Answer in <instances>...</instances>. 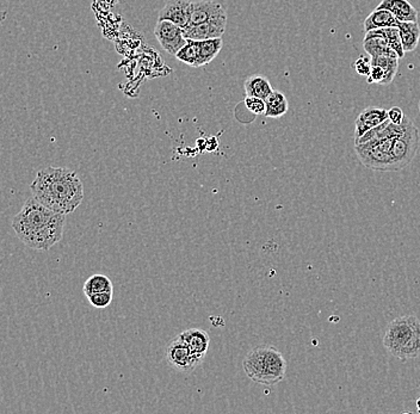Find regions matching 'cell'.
Returning a JSON list of instances; mask_svg holds the SVG:
<instances>
[{"label": "cell", "mask_w": 420, "mask_h": 414, "mask_svg": "<svg viewBox=\"0 0 420 414\" xmlns=\"http://www.w3.org/2000/svg\"><path fill=\"white\" fill-rule=\"evenodd\" d=\"M65 214L48 208L29 197L13 218V231L22 243L37 251H48L62 239Z\"/></svg>", "instance_id": "6da1fadb"}, {"label": "cell", "mask_w": 420, "mask_h": 414, "mask_svg": "<svg viewBox=\"0 0 420 414\" xmlns=\"http://www.w3.org/2000/svg\"><path fill=\"white\" fill-rule=\"evenodd\" d=\"M33 196L58 213L72 214L84 200V185L76 172L48 166L37 172L30 185Z\"/></svg>", "instance_id": "7a4b0ae2"}, {"label": "cell", "mask_w": 420, "mask_h": 414, "mask_svg": "<svg viewBox=\"0 0 420 414\" xmlns=\"http://www.w3.org/2000/svg\"><path fill=\"white\" fill-rule=\"evenodd\" d=\"M386 350L401 361L420 357V320L414 316H403L392 320L383 336Z\"/></svg>", "instance_id": "3957f363"}, {"label": "cell", "mask_w": 420, "mask_h": 414, "mask_svg": "<svg viewBox=\"0 0 420 414\" xmlns=\"http://www.w3.org/2000/svg\"><path fill=\"white\" fill-rule=\"evenodd\" d=\"M244 372L255 383L275 386L285 379L287 361L274 346H258L242 361Z\"/></svg>", "instance_id": "277c9868"}, {"label": "cell", "mask_w": 420, "mask_h": 414, "mask_svg": "<svg viewBox=\"0 0 420 414\" xmlns=\"http://www.w3.org/2000/svg\"><path fill=\"white\" fill-rule=\"evenodd\" d=\"M419 144V130L406 116L403 130L396 135L392 146V171H400L408 167L416 157Z\"/></svg>", "instance_id": "5b68a950"}, {"label": "cell", "mask_w": 420, "mask_h": 414, "mask_svg": "<svg viewBox=\"0 0 420 414\" xmlns=\"http://www.w3.org/2000/svg\"><path fill=\"white\" fill-rule=\"evenodd\" d=\"M166 361L171 367L182 372H192L200 364L196 361L187 343L177 336L166 347Z\"/></svg>", "instance_id": "8992f818"}, {"label": "cell", "mask_w": 420, "mask_h": 414, "mask_svg": "<svg viewBox=\"0 0 420 414\" xmlns=\"http://www.w3.org/2000/svg\"><path fill=\"white\" fill-rule=\"evenodd\" d=\"M154 35L160 46L171 55H177V53L187 42L182 26L170 21H158L157 26L154 28Z\"/></svg>", "instance_id": "52a82bcc"}, {"label": "cell", "mask_w": 420, "mask_h": 414, "mask_svg": "<svg viewBox=\"0 0 420 414\" xmlns=\"http://www.w3.org/2000/svg\"><path fill=\"white\" fill-rule=\"evenodd\" d=\"M224 18H227V12L220 3L214 0H197L192 1V12L187 26H197L205 21Z\"/></svg>", "instance_id": "ba28073f"}, {"label": "cell", "mask_w": 420, "mask_h": 414, "mask_svg": "<svg viewBox=\"0 0 420 414\" xmlns=\"http://www.w3.org/2000/svg\"><path fill=\"white\" fill-rule=\"evenodd\" d=\"M191 12L192 1L190 0H169L160 10L158 21H170L184 29L189 26Z\"/></svg>", "instance_id": "9c48e42d"}, {"label": "cell", "mask_w": 420, "mask_h": 414, "mask_svg": "<svg viewBox=\"0 0 420 414\" xmlns=\"http://www.w3.org/2000/svg\"><path fill=\"white\" fill-rule=\"evenodd\" d=\"M227 26V18L217 19V21H205L197 26L184 28V36L187 40L203 41V40L219 39L225 34Z\"/></svg>", "instance_id": "30bf717a"}, {"label": "cell", "mask_w": 420, "mask_h": 414, "mask_svg": "<svg viewBox=\"0 0 420 414\" xmlns=\"http://www.w3.org/2000/svg\"><path fill=\"white\" fill-rule=\"evenodd\" d=\"M388 120V110L378 107H365L358 115L355 122V140L363 137L365 132L376 128L378 126Z\"/></svg>", "instance_id": "8fae6325"}, {"label": "cell", "mask_w": 420, "mask_h": 414, "mask_svg": "<svg viewBox=\"0 0 420 414\" xmlns=\"http://www.w3.org/2000/svg\"><path fill=\"white\" fill-rule=\"evenodd\" d=\"M179 337L187 343V345L189 346V349L199 364L203 363L204 357L208 352L209 345H210L209 334L203 329H190L182 332L179 334Z\"/></svg>", "instance_id": "7c38bea8"}, {"label": "cell", "mask_w": 420, "mask_h": 414, "mask_svg": "<svg viewBox=\"0 0 420 414\" xmlns=\"http://www.w3.org/2000/svg\"><path fill=\"white\" fill-rule=\"evenodd\" d=\"M363 48L369 54L370 58H375V56H391V58H398L399 59V56L392 49L386 39L382 35L378 34L375 31L365 33Z\"/></svg>", "instance_id": "4fadbf2b"}, {"label": "cell", "mask_w": 420, "mask_h": 414, "mask_svg": "<svg viewBox=\"0 0 420 414\" xmlns=\"http://www.w3.org/2000/svg\"><path fill=\"white\" fill-rule=\"evenodd\" d=\"M376 9L391 11L400 21H418V11L408 0H382Z\"/></svg>", "instance_id": "5bb4252c"}, {"label": "cell", "mask_w": 420, "mask_h": 414, "mask_svg": "<svg viewBox=\"0 0 420 414\" xmlns=\"http://www.w3.org/2000/svg\"><path fill=\"white\" fill-rule=\"evenodd\" d=\"M400 21L395 17L394 15L388 11V10L375 9L370 13L364 21V31H375V29H381V28H391V26H399Z\"/></svg>", "instance_id": "9a60e30c"}, {"label": "cell", "mask_w": 420, "mask_h": 414, "mask_svg": "<svg viewBox=\"0 0 420 414\" xmlns=\"http://www.w3.org/2000/svg\"><path fill=\"white\" fill-rule=\"evenodd\" d=\"M245 94L250 97H258V98L267 99L274 92L271 84L267 77L255 74L247 78L244 84Z\"/></svg>", "instance_id": "2e32d148"}, {"label": "cell", "mask_w": 420, "mask_h": 414, "mask_svg": "<svg viewBox=\"0 0 420 414\" xmlns=\"http://www.w3.org/2000/svg\"><path fill=\"white\" fill-rule=\"evenodd\" d=\"M400 36L405 51H414L420 40V26L418 21H400Z\"/></svg>", "instance_id": "e0dca14e"}, {"label": "cell", "mask_w": 420, "mask_h": 414, "mask_svg": "<svg viewBox=\"0 0 420 414\" xmlns=\"http://www.w3.org/2000/svg\"><path fill=\"white\" fill-rule=\"evenodd\" d=\"M265 103H267V110L264 116L267 119H280L288 112V99L285 98V94L280 91L274 90V92L265 99Z\"/></svg>", "instance_id": "ac0fdd59"}, {"label": "cell", "mask_w": 420, "mask_h": 414, "mask_svg": "<svg viewBox=\"0 0 420 414\" xmlns=\"http://www.w3.org/2000/svg\"><path fill=\"white\" fill-rule=\"evenodd\" d=\"M200 43V66L208 64L212 62L219 54H220L224 41L222 37L219 39L203 40L199 41Z\"/></svg>", "instance_id": "d6986e66"}, {"label": "cell", "mask_w": 420, "mask_h": 414, "mask_svg": "<svg viewBox=\"0 0 420 414\" xmlns=\"http://www.w3.org/2000/svg\"><path fill=\"white\" fill-rule=\"evenodd\" d=\"M106 291L114 293V286L111 283L110 278L106 277V275H99V273L94 275L84 284V294L87 297L91 295L106 293Z\"/></svg>", "instance_id": "ffe728a7"}, {"label": "cell", "mask_w": 420, "mask_h": 414, "mask_svg": "<svg viewBox=\"0 0 420 414\" xmlns=\"http://www.w3.org/2000/svg\"><path fill=\"white\" fill-rule=\"evenodd\" d=\"M176 58L191 67H201L200 43L195 40H187V44L177 53Z\"/></svg>", "instance_id": "44dd1931"}, {"label": "cell", "mask_w": 420, "mask_h": 414, "mask_svg": "<svg viewBox=\"0 0 420 414\" xmlns=\"http://www.w3.org/2000/svg\"><path fill=\"white\" fill-rule=\"evenodd\" d=\"M371 64H378L385 69L386 78L382 85H389L394 80L398 69H399V59L391 58V56H375V58H371Z\"/></svg>", "instance_id": "7402d4cb"}, {"label": "cell", "mask_w": 420, "mask_h": 414, "mask_svg": "<svg viewBox=\"0 0 420 414\" xmlns=\"http://www.w3.org/2000/svg\"><path fill=\"white\" fill-rule=\"evenodd\" d=\"M378 34L382 35L386 39L388 44L391 46L392 49L398 54L399 59H403L405 56V49H403V41L400 36L399 28L391 26V28H381V29H375Z\"/></svg>", "instance_id": "603a6c76"}, {"label": "cell", "mask_w": 420, "mask_h": 414, "mask_svg": "<svg viewBox=\"0 0 420 414\" xmlns=\"http://www.w3.org/2000/svg\"><path fill=\"white\" fill-rule=\"evenodd\" d=\"M244 103L246 105L247 110L252 112V114H255V115H264L265 114V110H267L265 99L246 96V98H245Z\"/></svg>", "instance_id": "cb8c5ba5"}, {"label": "cell", "mask_w": 420, "mask_h": 414, "mask_svg": "<svg viewBox=\"0 0 420 414\" xmlns=\"http://www.w3.org/2000/svg\"><path fill=\"white\" fill-rule=\"evenodd\" d=\"M112 294L111 291H106V293H98V294L91 295L89 299L90 303L96 308H106L110 304L112 301Z\"/></svg>", "instance_id": "d4e9b609"}, {"label": "cell", "mask_w": 420, "mask_h": 414, "mask_svg": "<svg viewBox=\"0 0 420 414\" xmlns=\"http://www.w3.org/2000/svg\"><path fill=\"white\" fill-rule=\"evenodd\" d=\"M371 67H373V64H371V58H367V56L358 58V59L355 61V64H353V69H355V71H356L360 76H363V77H368V76H369Z\"/></svg>", "instance_id": "484cf974"}, {"label": "cell", "mask_w": 420, "mask_h": 414, "mask_svg": "<svg viewBox=\"0 0 420 414\" xmlns=\"http://www.w3.org/2000/svg\"><path fill=\"white\" fill-rule=\"evenodd\" d=\"M385 78H386L385 69H382L381 66L373 64L371 71H370V74L367 77V79H368L367 81H368L369 84H380V85H382V84H383V80H385Z\"/></svg>", "instance_id": "4316f807"}, {"label": "cell", "mask_w": 420, "mask_h": 414, "mask_svg": "<svg viewBox=\"0 0 420 414\" xmlns=\"http://www.w3.org/2000/svg\"><path fill=\"white\" fill-rule=\"evenodd\" d=\"M406 115L403 114V109L399 107H393L388 110V119L391 120L392 123L403 124Z\"/></svg>", "instance_id": "83f0119b"}, {"label": "cell", "mask_w": 420, "mask_h": 414, "mask_svg": "<svg viewBox=\"0 0 420 414\" xmlns=\"http://www.w3.org/2000/svg\"><path fill=\"white\" fill-rule=\"evenodd\" d=\"M417 410H418V412L420 413V397L417 400Z\"/></svg>", "instance_id": "f1b7e54d"}, {"label": "cell", "mask_w": 420, "mask_h": 414, "mask_svg": "<svg viewBox=\"0 0 420 414\" xmlns=\"http://www.w3.org/2000/svg\"><path fill=\"white\" fill-rule=\"evenodd\" d=\"M419 112H420V101H419Z\"/></svg>", "instance_id": "f546056e"}]
</instances>
